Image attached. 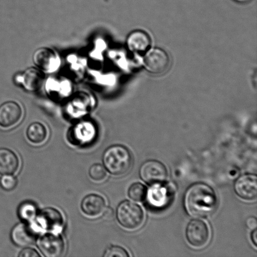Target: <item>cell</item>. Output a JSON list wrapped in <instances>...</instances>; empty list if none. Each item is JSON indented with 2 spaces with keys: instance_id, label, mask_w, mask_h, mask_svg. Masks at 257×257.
<instances>
[{
  "instance_id": "obj_27",
  "label": "cell",
  "mask_w": 257,
  "mask_h": 257,
  "mask_svg": "<svg viewBox=\"0 0 257 257\" xmlns=\"http://www.w3.org/2000/svg\"><path fill=\"white\" fill-rule=\"evenodd\" d=\"M246 225L250 228H256V220L255 217L249 218L246 221Z\"/></svg>"
},
{
  "instance_id": "obj_25",
  "label": "cell",
  "mask_w": 257,
  "mask_h": 257,
  "mask_svg": "<svg viewBox=\"0 0 257 257\" xmlns=\"http://www.w3.org/2000/svg\"><path fill=\"white\" fill-rule=\"evenodd\" d=\"M19 257H39L40 254L37 250L32 248H25L20 251Z\"/></svg>"
},
{
  "instance_id": "obj_8",
  "label": "cell",
  "mask_w": 257,
  "mask_h": 257,
  "mask_svg": "<svg viewBox=\"0 0 257 257\" xmlns=\"http://www.w3.org/2000/svg\"><path fill=\"white\" fill-rule=\"evenodd\" d=\"M38 246L41 253L47 257H60L65 251V243L61 236L47 233L38 240Z\"/></svg>"
},
{
  "instance_id": "obj_13",
  "label": "cell",
  "mask_w": 257,
  "mask_h": 257,
  "mask_svg": "<svg viewBox=\"0 0 257 257\" xmlns=\"http://www.w3.org/2000/svg\"><path fill=\"white\" fill-rule=\"evenodd\" d=\"M127 45L128 50L134 54L145 55L151 49L152 39L148 33L145 30H135L128 35Z\"/></svg>"
},
{
  "instance_id": "obj_26",
  "label": "cell",
  "mask_w": 257,
  "mask_h": 257,
  "mask_svg": "<svg viewBox=\"0 0 257 257\" xmlns=\"http://www.w3.org/2000/svg\"><path fill=\"white\" fill-rule=\"evenodd\" d=\"M102 213L103 218L105 219V220H111L114 216V210L110 207H105Z\"/></svg>"
},
{
  "instance_id": "obj_16",
  "label": "cell",
  "mask_w": 257,
  "mask_h": 257,
  "mask_svg": "<svg viewBox=\"0 0 257 257\" xmlns=\"http://www.w3.org/2000/svg\"><path fill=\"white\" fill-rule=\"evenodd\" d=\"M105 208L104 199L96 194H90L83 199L81 209L85 215L95 217L100 215Z\"/></svg>"
},
{
  "instance_id": "obj_18",
  "label": "cell",
  "mask_w": 257,
  "mask_h": 257,
  "mask_svg": "<svg viewBox=\"0 0 257 257\" xmlns=\"http://www.w3.org/2000/svg\"><path fill=\"white\" fill-rule=\"evenodd\" d=\"M94 135L95 128L89 122L80 123L73 128L71 134L72 140L70 141H75L80 143H85V141L92 140Z\"/></svg>"
},
{
  "instance_id": "obj_21",
  "label": "cell",
  "mask_w": 257,
  "mask_h": 257,
  "mask_svg": "<svg viewBox=\"0 0 257 257\" xmlns=\"http://www.w3.org/2000/svg\"><path fill=\"white\" fill-rule=\"evenodd\" d=\"M128 195L133 200L141 202L145 200L147 195V188L142 183H134L128 188Z\"/></svg>"
},
{
  "instance_id": "obj_5",
  "label": "cell",
  "mask_w": 257,
  "mask_h": 257,
  "mask_svg": "<svg viewBox=\"0 0 257 257\" xmlns=\"http://www.w3.org/2000/svg\"><path fill=\"white\" fill-rule=\"evenodd\" d=\"M186 240L193 247L201 248L210 241V232L207 224L200 220H193L186 230Z\"/></svg>"
},
{
  "instance_id": "obj_28",
  "label": "cell",
  "mask_w": 257,
  "mask_h": 257,
  "mask_svg": "<svg viewBox=\"0 0 257 257\" xmlns=\"http://www.w3.org/2000/svg\"><path fill=\"white\" fill-rule=\"evenodd\" d=\"M251 240L255 246H257V230L256 229H254V230L251 233Z\"/></svg>"
},
{
  "instance_id": "obj_29",
  "label": "cell",
  "mask_w": 257,
  "mask_h": 257,
  "mask_svg": "<svg viewBox=\"0 0 257 257\" xmlns=\"http://www.w3.org/2000/svg\"><path fill=\"white\" fill-rule=\"evenodd\" d=\"M238 3H240V4H248V3L252 1V0H234Z\"/></svg>"
},
{
  "instance_id": "obj_10",
  "label": "cell",
  "mask_w": 257,
  "mask_h": 257,
  "mask_svg": "<svg viewBox=\"0 0 257 257\" xmlns=\"http://www.w3.org/2000/svg\"><path fill=\"white\" fill-rule=\"evenodd\" d=\"M23 114V108L19 102L14 100L4 102L0 105V126H14L21 120Z\"/></svg>"
},
{
  "instance_id": "obj_11",
  "label": "cell",
  "mask_w": 257,
  "mask_h": 257,
  "mask_svg": "<svg viewBox=\"0 0 257 257\" xmlns=\"http://www.w3.org/2000/svg\"><path fill=\"white\" fill-rule=\"evenodd\" d=\"M236 195L246 201H253L256 199V176L254 175H245L240 176L234 185Z\"/></svg>"
},
{
  "instance_id": "obj_2",
  "label": "cell",
  "mask_w": 257,
  "mask_h": 257,
  "mask_svg": "<svg viewBox=\"0 0 257 257\" xmlns=\"http://www.w3.org/2000/svg\"><path fill=\"white\" fill-rule=\"evenodd\" d=\"M102 162L108 172L120 176L125 175L132 168L133 156L124 146L114 145L105 150Z\"/></svg>"
},
{
  "instance_id": "obj_14",
  "label": "cell",
  "mask_w": 257,
  "mask_h": 257,
  "mask_svg": "<svg viewBox=\"0 0 257 257\" xmlns=\"http://www.w3.org/2000/svg\"><path fill=\"white\" fill-rule=\"evenodd\" d=\"M17 82L29 91H36L42 86L44 81V72L36 68H30L23 74L17 75Z\"/></svg>"
},
{
  "instance_id": "obj_1",
  "label": "cell",
  "mask_w": 257,
  "mask_h": 257,
  "mask_svg": "<svg viewBox=\"0 0 257 257\" xmlns=\"http://www.w3.org/2000/svg\"><path fill=\"white\" fill-rule=\"evenodd\" d=\"M217 204V196L215 191L206 184H195L186 191V210L194 217H208L216 210Z\"/></svg>"
},
{
  "instance_id": "obj_19",
  "label": "cell",
  "mask_w": 257,
  "mask_h": 257,
  "mask_svg": "<svg viewBox=\"0 0 257 257\" xmlns=\"http://www.w3.org/2000/svg\"><path fill=\"white\" fill-rule=\"evenodd\" d=\"M27 137L30 142L40 144L44 142L47 136V131L44 124L35 122L30 124L27 130Z\"/></svg>"
},
{
  "instance_id": "obj_3",
  "label": "cell",
  "mask_w": 257,
  "mask_h": 257,
  "mask_svg": "<svg viewBox=\"0 0 257 257\" xmlns=\"http://www.w3.org/2000/svg\"><path fill=\"white\" fill-rule=\"evenodd\" d=\"M116 217L120 225L128 230L140 228L145 220L142 208L128 201H125L118 206Z\"/></svg>"
},
{
  "instance_id": "obj_9",
  "label": "cell",
  "mask_w": 257,
  "mask_h": 257,
  "mask_svg": "<svg viewBox=\"0 0 257 257\" xmlns=\"http://www.w3.org/2000/svg\"><path fill=\"white\" fill-rule=\"evenodd\" d=\"M38 225L47 231H58L61 230L64 218L59 210L54 208H46L37 213L35 217Z\"/></svg>"
},
{
  "instance_id": "obj_23",
  "label": "cell",
  "mask_w": 257,
  "mask_h": 257,
  "mask_svg": "<svg viewBox=\"0 0 257 257\" xmlns=\"http://www.w3.org/2000/svg\"><path fill=\"white\" fill-rule=\"evenodd\" d=\"M18 181L17 178L12 175H4L0 179V186L6 191L14 190L17 187Z\"/></svg>"
},
{
  "instance_id": "obj_20",
  "label": "cell",
  "mask_w": 257,
  "mask_h": 257,
  "mask_svg": "<svg viewBox=\"0 0 257 257\" xmlns=\"http://www.w3.org/2000/svg\"><path fill=\"white\" fill-rule=\"evenodd\" d=\"M19 215L20 219L25 221L34 220L37 215V207L34 203L25 202L20 205L19 208Z\"/></svg>"
},
{
  "instance_id": "obj_24",
  "label": "cell",
  "mask_w": 257,
  "mask_h": 257,
  "mask_svg": "<svg viewBox=\"0 0 257 257\" xmlns=\"http://www.w3.org/2000/svg\"><path fill=\"white\" fill-rule=\"evenodd\" d=\"M104 257H128L130 255L124 248L119 246H112L107 248L104 254Z\"/></svg>"
},
{
  "instance_id": "obj_22",
  "label": "cell",
  "mask_w": 257,
  "mask_h": 257,
  "mask_svg": "<svg viewBox=\"0 0 257 257\" xmlns=\"http://www.w3.org/2000/svg\"><path fill=\"white\" fill-rule=\"evenodd\" d=\"M89 174L90 178L97 182L104 181L107 176L106 170L104 166L99 163L94 164L90 168Z\"/></svg>"
},
{
  "instance_id": "obj_6",
  "label": "cell",
  "mask_w": 257,
  "mask_h": 257,
  "mask_svg": "<svg viewBox=\"0 0 257 257\" xmlns=\"http://www.w3.org/2000/svg\"><path fill=\"white\" fill-rule=\"evenodd\" d=\"M141 178L150 185L162 184L168 177L166 166L160 161L150 160L146 161L140 168Z\"/></svg>"
},
{
  "instance_id": "obj_4",
  "label": "cell",
  "mask_w": 257,
  "mask_h": 257,
  "mask_svg": "<svg viewBox=\"0 0 257 257\" xmlns=\"http://www.w3.org/2000/svg\"><path fill=\"white\" fill-rule=\"evenodd\" d=\"M146 69L153 74H163L168 71L171 65L170 55L165 50L155 48L148 50L143 58Z\"/></svg>"
},
{
  "instance_id": "obj_7",
  "label": "cell",
  "mask_w": 257,
  "mask_h": 257,
  "mask_svg": "<svg viewBox=\"0 0 257 257\" xmlns=\"http://www.w3.org/2000/svg\"><path fill=\"white\" fill-rule=\"evenodd\" d=\"M33 61L37 69L45 73L54 72L59 69L60 59L54 50L48 47L38 49L33 55Z\"/></svg>"
},
{
  "instance_id": "obj_12",
  "label": "cell",
  "mask_w": 257,
  "mask_h": 257,
  "mask_svg": "<svg viewBox=\"0 0 257 257\" xmlns=\"http://www.w3.org/2000/svg\"><path fill=\"white\" fill-rule=\"evenodd\" d=\"M37 234V231L31 224L20 223L13 228L11 237L15 245L21 247H26L35 242Z\"/></svg>"
},
{
  "instance_id": "obj_15",
  "label": "cell",
  "mask_w": 257,
  "mask_h": 257,
  "mask_svg": "<svg viewBox=\"0 0 257 257\" xmlns=\"http://www.w3.org/2000/svg\"><path fill=\"white\" fill-rule=\"evenodd\" d=\"M19 158L14 151L7 148L0 149V175H12L19 170Z\"/></svg>"
},
{
  "instance_id": "obj_17",
  "label": "cell",
  "mask_w": 257,
  "mask_h": 257,
  "mask_svg": "<svg viewBox=\"0 0 257 257\" xmlns=\"http://www.w3.org/2000/svg\"><path fill=\"white\" fill-rule=\"evenodd\" d=\"M148 193V201L154 208H162L167 205L171 198L170 189L162 184H156Z\"/></svg>"
}]
</instances>
